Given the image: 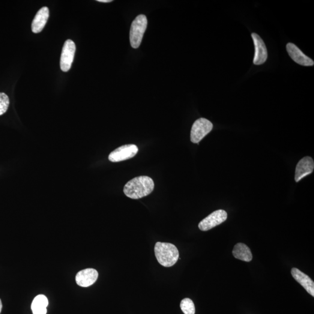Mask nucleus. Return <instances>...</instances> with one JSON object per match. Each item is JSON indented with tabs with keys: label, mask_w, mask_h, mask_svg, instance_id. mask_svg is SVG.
I'll return each mask as SVG.
<instances>
[{
	"label": "nucleus",
	"mask_w": 314,
	"mask_h": 314,
	"mask_svg": "<svg viewBox=\"0 0 314 314\" xmlns=\"http://www.w3.org/2000/svg\"><path fill=\"white\" fill-rule=\"evenodd\" d=\"M154 188L153 180L148 176H140L129 181L125 185L124 192L131 199H139L149 195Z\"/></svg>",
	"instance_id": "f257e3e1"
},
{
	"label": "nucleus",
	"mask_w": 314,
	"mask_h": 314,
	"mask_svg": "<svg viewBox=\"0 0 314 314\" xmlns=\"http://www.w3.org/2000/svg\"><path fill=\"white\" fill-rule=\"evenodd\" d=\"M154 252L158 262L165 267H170L177 262L179 251L174 244L157 242L155 245Z\"/></svg>",
	"instance_id": "f03ea898"
},
{
	"label": "nucleus",
	"mask_w": 314,
	"mask_h": 314,
	"mask_svg": "<svg viewBox=\"0 0 314 314\" xmlns=\"http://www.w3.org/2000/svg\"><path fill=\"white\" fill-rule=\"evenodd\" d=\"M148 26V19L144 15H140L133 21L130 31V42L133 49H137L142 43Z\"/></svg>",
	"instance_id": "7ed1b4c3"
},
{
	"label": "nucleus",
	"mask_w": 314,
	"mask_h": 314,
	"mask_svg": "<svg viewBox=\"0 0 314 314\" xmlns=\"http://www.w3.org/2000/svg\"><path fill=\"white\" fill-rule=\"evenodd\" d=\"M212 128L213 125L208 119L203 118L197 119L191 128V142L199 144V143L210 132Z\"/></svg>",
	"instance_id": "20e7f679"
},
{
	"label": "nucleus",
	"mask_w": 314,
	"mask_h": 314,
	"mask_svg": "<svg viewBox=\"0 0 314 314\" xmlns=\"http://www.w3.org/2000/svg\"><path fill=\"white\" fill-rule=\"evenodd\" d=\"M227 217V212L223 209L215 211L199 223V228L202 231H207L225 222Z\"/></svg>",
	"instance_id": "39448f33"
},
{
	"label": "nucleus",
	"mask_w": 314,
	"mask_h": 314,
	"mask_svg": "<svg viewBox=\"0 0 314 314\" xmlns=\"http://www.w3.org/2000/svg\"><path fill=\"white\" fill-rule=\"evenodd\" d=\"M138 151V148L136 145H124L111 152L109 159L112 163L120 162L134 157Z\"/></svg>",
	"instance_id": "423d86ee"
},
{
	"label": "nucleus",
	"mask_w": 314,
	"mask_h": 314,
	"mask_svg": "<svg viewBox=\"0 0 314 314\" xmlns=\"http://www.w3.org/2000/svg\"><path fill=\"white\" fill-rule=\"evenodd\" d=\"M75 52L76 46L74 42L70 39L66 41L62 48L60 60L61 69L63 72L66 73L70 70Z\"/></svg>",
	"instance_id": "0eeeda50"
},
{
	"label": "nucleus",
	"mask_w": 314,
	"mask_h": 314,
	"mask_svg": "<svg viewBox=\"0 0 314 314\" xmlns=\"http://www.w3.org/2000/svg\"><path fill=\"white\" fill-rule=\"evenodd\" d=\"M255 46V55L254 58V64L257 65L264 64L267 61L268 53L264 41L256 34L251 35Z\"/></svg>",
	"instance_id": "6e6552de"
},
{
	"label": "nucleus",
	"mask_w": 314,
	"mask_h": 314,
	"mask_svg": "<svg viewBox=\"0 0 314 314\" xmlns=\"http://www.w3.org/2000/svg\"><path fill=\"white\" fill-rule=\"evenodd\" d=\"M314 162L310 157H305L299 161L296 166L295 172V181L298 182L306 176L313 172Z\"/></svg>",
	"instance_id": "1a4fd4ad"
},
{
	"label": "nucleus",
	"mask_w": 314,
	"mask_h": 314,
	"mask_svg": "<svg viewBox=\"0 0 314 314\" xmlns=\"http://www.w3.org/2000/svg\"><path fill=\"white\" fill-rule=\"evenodd\" d=\"M98 277V272L94 269H85L76 274V282L79 286L88 288L96 282Z\"/></svg>",
	"instance_id": "9d476101"
},
{
	"label": "nucleus",
	"mask_w": 314,
	"mask_h": 314,
	"mask_svg": "<svg viewBox=\"0 0 314 314\" xmlns=\"http://www.w3.org/2000/svg\"><path fill=\"white\" fill-rule=\"evenodd\" d=\"M286 50L293 60L297 63L298 64L306 66V67L314 65L313 59L305 55L295 44L288 43L286 46Z\"/></svg>",
	"instance_id": "9b49d317"
},
{
	"label": "nucleus",
	"mask_w": 314,
	"mask_h": 314,
	"mask_svg": "<svg viewBox=\"0 0 314 314\" xmlns=\"http://www.w3.org/2000/svg\"><path fill=\"white\" fill-rule=\"evenodd\" d=\"M291 274L293 278L300 283L310 295L314 297V281L307 275L305 274L297 268H292Z\"/></svg>",
	"instance_id": "f8f14e48"
},
{
	"label": "nucleus",
	"mask_w": 314,
	"mask_h": 314,
	"mask_svg": "<svg viewBox=\"0 0 314 314\" xmlns=\"http://www.w3.org/2000/svg\"><path fill=\"white\" fill-rule=\"evenodd\" d=\"M49 18V10L47 7L41 8L37 12L32 23V31L35 34L42 31Z\"/></svg>",
	"instance_id": "ddd939ff"
},
{
	"label": "nucleus",
	"mask_w": 314,
	"mask_h": 314,
	"mask_svg": "<svg viewBox=\"0 0 314 314\" xmlns=\"http://www.w3.org/2000/svg\"><path fill=\"white\" fill-rule=\"evenodd\" d=\"M235 258L245 262H250L253 259L252 253L247 245L239 243L236 244L232 251Z\"/></svg>",
	"instance_id": "4468645a"
},
{
	"label": "nucleus",
	"mask_w": 314,
	"mask_h": 314,
	"mask_svg": "<svg viewBox=\"0 0 314 314\" xmlns=\"http://www.w3.org/2000/svg\"><path fill=\"white\" fill-rule=\"evenodd\" d=\"M49 301L43 295H40L34 298L32 304V310L34 314H46Z\"/></svg>",
	"instance_id": "2eb2a0df"
},
{
	"label": "nucleus",
	"mask_w": 314,
	"mask_h": 314,
	"mask_svg": "<svg viewBox=\"0 0 314 314\" xmlns=\"http://www.w3.org/2000/svg\"><path fill=\"white\" fill-rule=\"evenodd\" d=\"M181 309L185 314H195V306L191 299L185 298L182 300L180 304Z\"/></svg>",
	"instance_id": "dca6fc26"
},
{
	"label": "nucleus",
	"mask_w": 314,
	"mask_h": 314,
	"mask_svg": "<svg viewBox=\"0 0 314 314\" xmlns=\"http://www.w3.org/2000/svg\"><path fill=\"white\" fill-rule=\"evenodd\" d=\"M9 105H10V99L8 95L4 92H0V115L7 112Z\"/></svg>",
	"instance_id": "f3484780"
},
{
	"label": "nucleus",
	"mask_w": 314,
	"mask_h": 314,
	"mask_svg": "<svg viewBox=\"0 0 314 314\" xmlns=\"http://www.w3.org/2000/svg\"><path fill=\"white\" fill-rule=\"evenodd\" d=\"M97 1L100 2H112V0H97Z\"/></svg>",
	"instance_id": "a211bd4d"
},
{
	"label": "nucleus",
	"mask_w": 314,
	"mask_h": 314,
	"mask_svg": "<svg viewBox=\"0 0 314 314\" xmlns=\"http://www.w3.org/2000/svg\"><path fill=\"white\" fill-rule=\"evenodd\" d=\"M2 309V304L1 299H0V314H1Z\"/></svg>",
	"instance_id": "6ab92c4d"
}]
</instances>
